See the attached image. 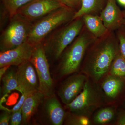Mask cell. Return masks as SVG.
<instances>
[{"label": "cell", "mask_w": 125, "mask_h": 125, "mask_svg": "<svg viewBox=\"0 0 125 125\" xmlns=\"http://www.w3.org/2000/svg\"><path fill=\"white\" fill-rule=\"evenodd\" d=\"M125 79L107 74L102 80L101 88L108 98H116L123 88Z\"/></svg>", "instance_id": "cell-14"}, {"label": "cell", "mask_w": 125, "mask_h": 125, "mask_svg": "<svg viewBox=\"0 0 125 125\" xmlns=\"http://www.w3.org/2000/svg\"><path fill=\"white\" fill-rule=\"evenodd\" d=\"M118 39L121 55L125 58V26L122 25L115 31Z\"/></svg>", "instance_id": "cell-23"}, {"label": "cell", "mask_w": 125, "mask_h": 125, "mask_svg": "<svg viewBox=\"0 0 125 125\" xmlns=\"http://www.w3.org/2000/svg\"><path fill=\"white\" fill-rule=\"evenodd\" d=\"M65 7L77 11L81 6V0H60Z\"/></svg>", "instance_id": "cell-24"}, {"label": "cell", "mask_w": 125, "mask_h": 125, "mask_svg": "<svg viewBox=\"0 0 125 125\" xmlns=\"http://www.w3.org/2000/svg\"><path fill=\"white\" fill-rule=\"evenodd\" d=\"M120 52L115 31H109L96 39L87 49L81 65V73L98 83L108 74L112 63Z\"/></svg>", "instance_id": "cell-1"}, {"label": "cell", "mask_w": 125, "mask_h": 125, "mask_svg": "<svg viewBox=\"0 0 125 125\" xmlns=\"http://www.w3.org/2000/svg\"><path fill=\"white\" fill-rule=\"evenodd\" d=\"M97 38L84 25L79 34L61 56L59 67L60 76L70 75L79 70L87 49Z\"/></svg>", "instance_id": "cell-2"}, {"label": "cell", "mask_w": 125, "mask_h": 125, "mask_svg": "<svg viewBox=\"0 0 125 125\" xmlns=\"http://www.w3.org/2000/svg\"><path fill=\"white\" fill-rule=\"evenodd\" d=\"M33 0H1L5 10L7 12L10 19L16 14L20 8Z\"/></svg>", "instance_id": "cell-21"}, {"label": "cell", "mask_w": 125, "mask_h": 125, "mask_svg": "<svg viewBox=\"0 0 125 125\" xmlns=\"http://www.w3.org/2000/svg\"><path fill=\"white\" fill-rule=\"evenodd\" d=\"M103 0H81L80 9L75 12L73 20L88 14L98 15L105 7Z\"/></svg>", "instance_id": "cell-17"}, {"label": "cell", "mask_w": 125, "mask_h": 125, "mask_svg": "<svg viewBox=\"0 0 125 125\" xmlns=\"http://www.w3.org/2000/svg\"><path fill=\"white\" fill-rule=\"evenodd\" d=\"M99 15L109 31H115L122 25L123 11L117 4L116 0H107Z\"/></svg>", "instance_id": "cell-12"}, {"label": "cell", "mask_w": 125, "mask_h": 125, "mask_svg": "<svg viewBox=\"0 0 125 125\" xmlns=\"http://www.w3.org/2000/svg\"><path fill=\"white\" fill-rule=\"evenodd\" d=\"M115 125H125V111L122 110L119 112L116 117Z\"/></svg>", "instance_id": "cell-28"}, {"label": "cell", "mask_w": 125, "mask_h": 125, "mask_svg": "<svg viewBox=\"0 0 125 125\" xmlns=\"http://www.w3.org/2000/svg\"><path fill=\"white\" fill-rule=\"evenodd\" d=\"M22 94V96L21 97L20 99L19 102L17 103V104L12 109H8V110L10 112H13L17 111V110H19V109H20L21 108H22L25 99L27 97L28 95L29 94Z\"/></svg>", "instance_id": "cell-27"}, {"label": "cell", "mask_w": 125, "mask_h": 125, "mask_svg": "<svg viewBox=\"0 0 125 125\" xmlns=\"http://www.w3.org/2000/svg\"><path fill=\"white\" fill-rule=\"evenodd\" d=\"M45 97V95L38 90L28 95L22 107L23 123L29 121Z\"/></svg>", "instance_id": "cell-15"}, {"label": "cell", "mask_w": 125, "mask_h": 125, "mask_svg": "<svg viewBox=\"0 0 125 125\" xmlns=\"http://www.w3.org/2000/svg\"><path fill=\"white\" fill-rule=\"evenodd\" d=\"M67 116L66 124L68 125H89L91 121L89 117L73 114L66 115Z\"/></svg>", "instance_id": "cell-22"}, {"label": "cell", "mask_w": 125, "mask_h": 125, "mask_svg": "<svg viewBox=\"0 0 125 125\" xmlns=\"http://www.w3.org/2000/svg\"><path fill=\"white\" fill-rule=\"evenodd\" d=\"M23 116L22 108L12 112L10 124L11 125H19L22 121Z\"/></svg>", "instance_id": "cell-25"}, {"label": "cell", "mask_w": 125, "mask_h": 125, "mask_svg": "<svg viewBox=\"0 0 125 125\" xmlns=\"http://www.w3.org/2000/svg\"><path fill=\"white\" fill-rule=\"evenodd\" d=\"M76 12L67 7H61L34 21L26 42L33 47L42 44L54 30L73 20Z\"/></svg>", "instance_id": "cell-3"}, {"label": "cell", "mask_w": 125, "mask_h": 125, "mask_svg": "<svg viewBox=\"0 0 125 125\" xmlns=\"http://www.w3.org/2000/svg\"><path fill=\"white\" fill-rule=\"evenodd\" d=\"M34 47L25 42L17 47L0 53V68L18 66L30 61Z\"/></svg>", "instance_id": "cell-11"}, {"label": "cell", "mask_w": 125, "mask_h": 125, "mask_svg": "<svg viewBox=\"0 0 125 125\" xmlns=\"http://www.w3.org/2000/svg\"><path fill=\"white\" fill-rule=\"evenodd\" d=\"M1 34L0 52L13 49L27 41L32 23L16 14Z\"/></svg>", "instance_id": "cell-6"}, {"label": "cell", "mask_w": 125, "mask_h": 125, "mask_svg": "<svg viewBox=\"0 0 125 125\" xmlns=\"http://www.w3.org/2000/svg\"><path fill=\"white\" fill-rule=\"evenodd\" d=\"M117 0L121 6L125 8V0Z\"/></svg>", "instance_id": "cell-30"}, {"label": "cell", "mask_w": 125, "mask_h": 125, "mask_svg": "<svg viewBox=\"0 0 125 125\" xmlns=\"http://www.w3.org/2000/svg\"><path fill=\"white\" fill-rule=\"evenodd\" d=\"M83 17L85 27L96 38L105 36L110 31L105 27L99 15L88 14Z\"/></svg>", "instance_id": "cell-16"}, {"label": "cell", "mask_w": 125, "mask_h": 125, "mask_svg": "<svg viewBox=\"0 0 125 125\" xmlns=\"http://www.w3.org/2000/svg\"><path fill=\"white\" fill-rule=\"evenodd\" d=\"M108 74L125 79V58L120 52L114 59Z\"/></svg>", "instance_id": "cell-20"}, {"label": "cell", "mask_w": 125, "mask_h": 125, "mask_svg": "<svg viewBox=\"0 0 125 125\" xmlns=\"http://www.w3.org/2000/svg\"><path fill=\"white\" fill-rule=\"evenodd\" d=\"M2 94L3 95H6L12 90H18L19 85L16 71L10 68L2 77Z\"/></svg>", "instance_id": "cell-19"}, {"label": "cell", "mask_w": 125, "mask_h": 125, "mask_svg": "<svg viewBox=\"0 0 125 125\" xmlns=\"http://www.w3.org/2000/svg\"><path fill=\"white\" fill-rule=\"evenodd\" d=\"M46 53L42 43L35 46L30 61L33 65L37 73L38 90L46 97L53 94V83Z\"/></svg>", "instance_id": "cell-7"}, {"label": "cell", "mask_w": 125, "mask_h": 125, "mask_svg": "<svg viewBox=\"0 0 125 125\" xmlns=\"http://www.w3.org/2000/svg\"><path fill=\"white\" fill-rule=\"evenodd\" d=\"M116 113L113 106L101 108L94 114L93 122L98 125L108 124L114 121Z\"/></svg>", "instance_id": "cell-18"}, {"label": "cell", "mask_w": 125, "mask_h": 125, "mask_svg": "<svg viewBox=\"0 0 125 125\" xmlns=\"http://www.w3.org/2000/svg\"><path fill=\"white\" fill-rule=\"evenodd\" d=\"M123 17L122 19V24L125 26V10L123 11Z\"/></svg>", "instance_id": "cell-31"}, {"label": "cell", "mask_w": 125, "mask_h": 125, "mask_svg": "<svg viewBox=\"0 0 125 125\" xmlns=\"http://www.w3.org/2000/svg\"><path fill=\"white\" fill-rule=\"evenodd\" d=\"M85 74L81 73L68 77L58 90V95L66 105L72 102L82 92L88 79Z\"/></svg>", "instance_id": "cell-9"}, {"label": "cell", "mask_w": 125, "mask_h": 125, "mask_svg": "<svg viewBox=\"0 0 125 125\" xmlns=\"http://www.w3.org/2000/svg\"><path fill=\"white\" fill-rule=\"evenodd\" d=\"M84 25L83 17H80L54 30L42 42L46 53L55 60L60 58L65 49L80 33Z\"/></svg>", "instance_id": "cell-4"}, {"label": "cell", "mask_w": 125, "mask_h": 125, "mask_svg": "<svg viewBox=\"0 0 125 125\" xmlns=\"http://www.w3.org/2000/svg\"><path fill=\"white\" fill-rule=\"evenodd\" d=\"M10 66H6L0 67V80H1L2 77L7 72V71L10 68Z\"/></svg>", "instance_id": "cell-29"}, {"label": "cell", "mask_w": 125, "mask_h": 125, "mask_svg": "<svg viewBox=\"0 0 125 125\" xmlns=\"http://www.w3.org/2000/svg\"><path fill=\"white\" fill-rule=\"evenodd\" d=\"M45 110L51 123L54 125H61L65 119L66 114L55 95L46 97Z\"/></svg>", "instance_id": "cell-13"}, {"label": "cell", "mask_w": 125, "mask_h": 125, "mask_svg": "<svg viewBox=\"0 0 125 125\" xmlns=\"http://www.w3.org/2000/svg\"><path fill=\"white\" fill-rule=\"evenodd\" d=\"M5 111L1 114L0 125H9L10 121L12 112H10L7 108H5Z\"/></svg>", "instance_id": "cell-26"}, {"label": "cell", "mask_w": 125, "mask_h": 125, "mask_svg": "<svg viewBox=\"0 0 125 125\" xmlns=\"http://www.w3.org/2000/svg\"><path fill=\"white\" fill-rule=\"evenodd\" d=\"M63 7L65 6L60 0H33L20 8L16 14L33 23Z\"/></svg>", "instance_id": "cell-8"}, {"label": "cell", "mask_w": 125, "mask_h": 125, "mask_svg": "<svg viewBox=\"0 0 125 125\" xmlns=\"http://www.w3.org/2000/svg\"><path fill=\"white\" fill-rule=\"evenodd\" d=\"M18 91L29 94L38 90L39 81L35 68L30 61L18 66L16 71Z\"/></svg>", "instance_id": "cell-10"}, {"label": "cell", "mask_w": 125, "mask_h": 125, "mask_svg": "<svg viewBox=\"0 0 125 125\" xmlns=\"http://www.w3.org/2000/svg\"><path fill=\"white\" fill-rule=\"evenodd\" d=\"M88 78L83 90L66 107L71 113L88 117L100 106L102 95L97 84Z\"/></svg>", "instance_id": "cell-5"}]
</instances>
